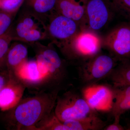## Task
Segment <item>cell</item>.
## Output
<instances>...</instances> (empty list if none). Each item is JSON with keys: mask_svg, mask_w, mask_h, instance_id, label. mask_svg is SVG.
<instances>
[{"mask_svg": "<svg viewBox=\"0 0 130 130\" xmlns=\"http://www.w3.org/2000/svg\"><path fill=\"white\" fill-rule=\"evenodd\" d=\"M28 48L25 44L19 42L11 44L6 61L8 74H15L28 60Z\"/></svg>", "mask_w": 130, "mask_h": 130, "instance_id": "obj_15", "label": "cell"}, {"mask_svg": "<svg viewBox=\"0 0 130 130\" xmlns=\"http://www.w3.org/2000/svg\"><path fill=\"white\" fill-rule=\"evenodd\" d=\"M59 89L34 92L32 96L22 98L5 116L9 129L34 130L35 126L54 110Z\"/></svg>", "mask_w": 130, "mask_h": 130, "instance_id": "obj_1", "label": "cell"}, {"mask_svg": "<svg viewBox=\"0 0 130 130\" xmlns=\"http://www.w3.org/2000/svg\"><path fill=\"white\" fill-rule=\"evenodd\" d=\"M83 96L74 90L66 91L58 95L54 112L61 122L84 118L95 113Z\"/></svg>", "mask_w": 130, "mask_h": 130, "instance_id": "obj_5", "label": "cell"}, {"mask_svg": "<svg viewBox=\"0 0 130 130\" xmlns=\"http://www.w3.org/2000/svg\"><path fill=\"white\" fill-rule=\"evenodd\" d=\"M119 61L111 54L101 52L78 65L79 79L86 85L95 84L107 77Z\"/></svg>", "mask_w": 130, "mask_h": 130, "instance_id": "obj_4", "label": "cell"}, {"mask_svg": "<svg viewBox=\"0 0 130 130\" xmlns=\"http://www.w3.org/2000/svg\"><path fill=\"white\" fill-rule=\"evenodd\" d=\"M115 14L110 0H86L85 15L81 28L94 32L101 30Z\"/></svg>", "mask_w": 130, "mask_h": 130, "instance_id": "obj_8", "label": "cell"}, {"mask_svg": "<svg viewBox=\"0 0 130 130\" xmlns=\"http://www.w3.org/2000/svg\"><path fill=\"white\" fill-rule=\"evenodd\" d=\"M107 77L113 88L130 86V60L120 61Z\"/></svg>", "mask_w": 130, "mask_h": 130, "instance_id": "obj_18", "label": "cell"}, {"mask_svg": "<svg viewBox=\"0 0 130 130\" xmlns=\"http://www.w3.org/2000/svg\"><path fill=\"white\" fill-rule=\"evenodd\" d=\"M54 45L50 42L46 46L40 42L30 44L44 76L40 91L64 89L68 78L67 61L61 59Z\"/></svg>", "mask_w": 130, "mask_h": 130, "instance_id": "obj_2", "label": "cell"}, {"mask_svg": "<svg viewBox=\"0 0 130 130\" xmlns=\"http://www.w3.org/2000/svg\"><path fill=\"white\" fill-rule=\"evenodd\" d=\"M25 0H0V12L17 14Z\"/></svg>", "mask_w": 130, "mask_h": 130, "instance_id": "obj_22", "label": "cell"}, {"mask_svg": "<svg viewBox=\"0 0 130 130\" xmlns=\"http://www.w3.org/2000/svg\"><path fill=\"white\" fill-rule=\"evenodd\" d=\"M34 130H67L63 123L56 117L54 111L38 123Z\"/></svg>", "mask_w": 130, "mask_h": 130, "instance_id": "obj_19", "label": "cell"}, {"mask_svg": "<svg viewBox=\"0 0 130 130\" xmlns=\"http://www.w3.org/2000/svg\"><path fill=\"white\" fill-rule=\"evenodd\" d=\"M80 29L76 22L55 11L46 24L47 40L60 48L70 42Z\"/></svg>", "mask_w": 130, "mask_h": 130, "instance_id": "obj_7", "label": "cell"}, {"mask_svg": "<svg viewBox=\"0 0 130 130\" xmlns=\"http://www.w3.org/2000/svg\"><path fill=\"white\" fill-rule=\"evenodd\" d=\"M102 44L119 61L130 60V24L114 28L103 40Z\"/></svg>", "mask_w": 130, "mask_h": 130, "instance_id": "obj_9", "label": "cell"}, {"mask_svg": "<svg viewBox=\"0 0 130 130\" xmlns=\"http://www.w3.org/2000/svg\"><path fill=\"white\" fill-rule=\"evenodd\" d=\"M86 0H57L55 11L79 24L83 23Z\"/></svg>", "mask_w": 130, "mask_h": 130, "instance_id": "obj_14", "label": "cell"}, {"mask_svg": "<svg viewBox=\"0 0 130 130\" xmlns=\"http://www.w3.org/2000/svg\"><path fill=\"white\" fill-rule=\"evenodd\" d=\"M113 104L111 112L114 118L121 115L130 109V86L113 88Z\"/></svg>", "mask_w": 130, "mask_h": 130, "instance_id": "obj_16", "label": "cell"}, {"mask_svg": "<svg viewBox=\"0 0 130 130\" xmlns=\"http://www.w3.org/2000/svg\"><path fill=\"white\" fill-rule=\"evenodd\" d=\"M115 14L130 21V0H110Z\"/></svg>", "mask_w": 130, "mask_h": 130, "instance_id": "obj_21", "label": "cell"}, {"mask_svg": "<svg viewBox=\"0 0 130 130\" xmlns=\"http://www.w3.org/2000/svg\"><path fill=\"white\" fill-rule=\"evenodd\" d=\"M82 96L91 109L94 111H111L113 104L112 87L96 84L86 85Z\"/></svg>", "mask_w": 130, "mask_h": 130, "instance_id": "obj_10", "label": "cell"}, {"mask_svg": "<svg viewBox=\"0 0 130 130\" xmlns=\"http://www.w3.org/2000/svg\"><path fill=\"white\" fill-rule=\"evenodd\" d=\"M17 14L0 12V37L8 30Z\"/></svg>", "mask_w": 130, "mask_h": 130, "instance_id": "obj_23", "label": "cell"}, {"mask_svg": "<svg viewBox=\"0 0 130 130\" xmlns=\"http://www.w3.org/2000/svg\"><path fill=\"white\" fill-rule=\"evenodd\" d=\"M12 41V37L9 29L5 34L0 37V71L1 72L7 71V56L11 42Z\"/></svg>", "mask_w": 130, "mask_h": 130, "instance_id": "obj_20", "label": "cell"}, {"mask_svg": "<svg viewBox=\"0 0 130 130\" xmlns=\"http://www.w3.org/2000/svg\"><path fill=\"white\" fill-rule=\"evenodd\" d=\"M102 44L95 32L81 28L74 38L59 49L66 61L78 65L100 53Z\"/></svg>", "mask_w": 130, "mask_h": 130, "instance_id": "obj_3", "label": "cell"}, {"mask_svg": "<svg viewBox=\"0 0 130 130\" xmlns=\"http://www.w3.org/2000/svg\"><path fill=\"white\" fill-rule=\"evenodd\" d=\"M18 19L9 29L13 41L31 44L47 40L46 25L34 16L20 10Z\"/></svg>", "mask_w": 130, "mask_h": 130, "instance_id": "obj_6", "label": "cell"}, {"mask_svg": "<svg viewBox=\"0 0 130 130\" xmlns=\"http://www.w3.org/2000/svg\"><path fill=\"white\" fill-rule=\"evenodd\" d=\"M8 74L6 83L0 91V109L3 112L15 107L23 98L27 88L25 84L16 75Z\"/></svg>", "mask_w": 130, "mask_h": 130, "instance_id": "obj_11", "label": "cell"}, {"mask_svg": "<svg viewBox=\"0 0 130 130\" xmlns=\"http://www.w3.org/2000/svg\"><path fill=\"white\" fill-rule=\"evenodd\" d=\"M14 74L34 93L41 90L44 76L36 60L27 61Z\"/></svg>", "mask_w": 130, "mask_h": 130, "instance_id": "obj_12", "label": "cell"}, {"mask_svg": "<svg viewBox=\"0 0 130 130\" xmlns=\"http://www.w3.org/2000/svg\"><path fill=\"white\" fill-rule=\"evenodd\" d=\"M67 130H100L104 129L106 123L95 113L84 118L62 122Z\"/></svg>", "mask_w": 130, "mask_h": 130, "instance_id": "obj_17", "label": "cell"}, {"mask_svg": "<svg viewBox=\"0 0 130 130\" xmlns=\"http://www.w3.org/2000/svg\"><path fill=\"white\" fill-rule=\"evenodd\" d=\"M120 118H115L113 124L106 126L104 128L105 130H123L124 129L123 126L120 124Z\"/></svg>", "mask_w": 130, "mask_h": 130, "instance_id": "obj_24", "label": "cell"}, {"mask_svg": "<svg viewBox=\"0 0 130 130\" xmlns=\"http://www.w3.org/2000/svg\"><path fill=\"white\" fill-rule=\"evenodd\" d=\"M1 73L2 74H0V91L6 83L8 78L7 71L3 72Z\"/></svg>", "mask_w": 130, "mask_h": 130, "instance_id": "obj_25", "label": "cell"}, {"mask_svg": "<svg viewBox=\"0 0 130 130\" xmlns=\"http://www.w3.org/2000/svg\"><path fill=\"white\" fill-rule=\"evenodd\" d=\"M57 0H25L20 10L34 16L46 25L55 11Z\"/></svg>", "mask_w": 130, "mask_h": 130, "instance_id": "obj_13", "label": "cell"}]
</instances>
